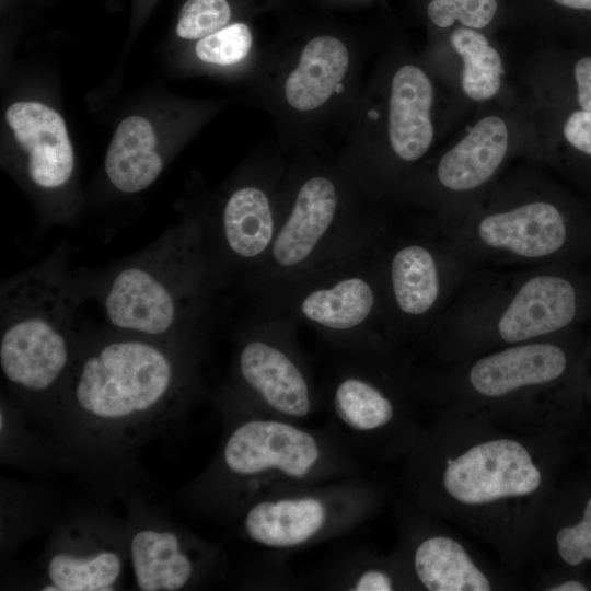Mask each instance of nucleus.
<instances>
[{
  "mask_svg": "<svg viewBox=\"0 0 591 591\" xmlns=\"http://www.w3.org/2000/svg\"><path fill=\"white\" fill-rule=\"evenodd\" d=\"M380 494L359 480H331L274 493L242 511V530L253 543L291 551L337 536L369 517Z\"/></svg>",
  "mask_w": 591,
  "mask_h": 591,
  "instance_id": "obj_9",
  "label": "nucleus"
},
{
  "mask_svg": "<svg viewBox=\"0 0 591 591\" xmlns=\"http://www.w3.org/2000/svg\"><path fill=\"white\" fill-rule=\"evenodd\" d=\"M580 310L578 283L563 276H536L512 299L499 320L498 332L507 343L524 341L569 326Z\"/></svg>",
  "mask_w": 591,
  "mask_h": 591,
  "instance_id": "obj_18",
  "label": "nucleus"
},
{
  "mask_svg": "<svg viewBox=\"0 0 591 591\" xmlns=\"http://www.w3.org/2000/svg\"><path fill=\"white\" fill-rule=\"evenodd\" d=\"M222 410L230 418L225 438L190 488L207 508L240 513L260 497L336 480L356 470L354 451L335 433L257 409Z\"/></svg>",
  "mask_w": 591,
  "mask_h": 591,
  "instance_id": "obj_5",
  "label": "nucleus"
},
{
  "mask_svg": "<svg viewBox=\"0 0 591 591\" xmlns=\"http://www.w3.org/2000/svg\"><path fill=\"white\" fill-rule=\"evenodd\" d=\"M568 364V355L558 345L534 343L514 346L474 362L468 372V383L478 396L498 401L523 389L559 380Z\"/></svg>",
  "mask_w": 591,
  "mask_h": 591,
  "instance_id": "obj_17",
  "label": "nucleus"
},
{
  "mask_svg": "<svg viewBox=\"0 0 591 591\" xmlns=\"http://www.w3.org/2000/svg\"><path fill=\"white\" fill-rule=\"evenodd\" d=\"M390 283L397 309L410 316L427 313L439 296V278L431 252L419 244L397 250L390 262Z\"/></svg>",
  "mask_w": 591,
  "mask_h": 591,
  "instance_id": "obj_23",
  "label": "nucleus"
},
{
  "mask_svg": "<svg viewBox=\"0 0 591 591\" xmlns=\"http://www.w3.org/2000/svg\"><path fill=\"white\" fill-rule=\"evenodd\" d=\"M564 136L573 148L591 157V113L573 112L564 125Z\"/></svg>",
  "mask_w": 591,
  "mask_h": 591,
  "instance_id": "obj_31",
  "label": "nucleus"
},
{
  "mask_svg": "<svg viewBox=\"0 0 591 591\" xmlns=\"http://www.w3.org/2000/svg\"><path fill=\"white\" fill-rule=\"evenodd\" d=\"M130 510L125 524L127 555L138 590L189 589L221 565V554L213 545L137 506Z\"/></svg>",
  "mask_w": 591,
  "mask_h": 591,
  "instance_id": "obj_13",
  "label": "nucleus"
},
{
  "mask_svg": "<svg viewBox=\"0 0 591 591\" xmlns=\"http://www.w3.org/2000/svg\"><path fill=\"white\" fill-rule=\"evenodd\" d=\"M433 88L426 72L404 65L391 82L387 136L392 151L405 162L419 160L433 140L430 108Z\"/></svg>",
  "mask_w": 591,
  "mask_h": 591,
  "instance_id": "obj_20",
  "label": "nucleus"
},
{
  "mask_svg": "<svg viewBox=\"0 0 591 591\" xmlns=\"http://www.w3.org/2000/svg\"><path fill=\"white\" fill-rule=\"evenodd\" d=\"M544 590L547 591H586L587 587L578 580H567L559 583L548 584Z\"/></svg>",
  "mask_w": 591,
  "mask_h": 591,
  "instance_id": "obj_33",
  "label": "nucleus"
},
{
  "mask_svg": "<svg viewBox=\"0 0 591 591\" xmlns=\"http://www.w3.org/2000/svg\"><path fill=\"white\" fill-rule=\"evenodd\" d=\"M497 0H431L427 13L433 24L449 27L456 20L470 28H483L495 16Z\"/></svg>",
  "mask_w": 591,
  "mask_h": 591,
  "instance_id": "obj_29",
  "label": "nucleus"
},
{
  "mask_svg": "<svg viewBox=\"0 0 591 591\" xmlns=\"http://www.w3.org/2000/svg\"><path fill=\"white\" fill-rule=\"evenodd\" d=\"M155 143L153 128L146 118L130 116L118 125L104 164L106 176L117 190L139 193L158 178L163 161Z\"/></svg>",
  "mask_w": 591,
  "mask_h": 591,
  "instance_id": "obj_22",
  "label": "nucleus"
},
{
  "mask_svg": "<svg viewBox=\"0 0 591 591\" xmlns=\"http://www.w3.org/2000/svg\"><path fill=\"white\" fill-rule=\"evenodd\" d=\"M543 437L480 413L436 418L405 455L410 500L520 565L533 556L545 517L549 471Z\"/></svg>",
  "mask_w": 591,
  "mask_h": 591,
  "instance_id": "obj_1",
  "label": "nucleus"
},
{
  "mask_svg": "<svg viewBox=\"0 0 591 591\" xmlns=\"http://www.w3.org/2000/svg\"><path fill=\"white\" fill-rule=\"evenodd\" d=\"M338 587L350 591H392L409 587L396 556L391 559L352 560L345 567Z\"/></svg>",
  "mask_w": 591,
  "mask_h": 591,
  "instance_id": "obj_26",
  "label": "nucleus"
},
{
  "mask_svg": "<svg viewBox=\"0 0 591 591\" xmlns=\"http://www.w3.org/2000/svg\"><path fill=\"white\" fill-rule=\"evenodd\" d=\"M575 78L579 105L591 113V57H583L576 63Z\"/></svg>",
  "mask_w": 591,
  "mask_h": 591,
  "instance_id": "obj_32",
  "label": "nucleus"
},
{
  "mask_svg": "<svg viewBox=\"0 0 591 591\" xmlns=\"http://www.w3.org/2000/svg\"><path fill=\"white\" fill-rule=\"evenodd\" d=\"M5 119L19 146L26 152L30 182L43 190H58L71 179L74 154L63 118L38 102H16Z\"/></svg>",
  "mask_w": 591,
  "mask_h": 591,
  "instance_id": "obj_15",
  "label": "nucleus"
},
{
  "mask_svg": "<svg viewBox=\"0 0 591 591\" xmlns=\"http://www.w3.org/2000/svg\"><path fill=\"white\" fill-rule=\"evenodd\" d=\"M351 67L347 44L331 34L305 42L281 80V97L298 114H312L327 106L343 90Z\"/></svg>",
  "mask_w": 591,
  "mask_h": 591,
  "instance_id": "obj_16",
  "label": "nucleus"
},
{
  "mask_svg": "<svg viewBox=\"0 0 591 591\" xmlns=\"http://www.w3.org/2000/svg\"><path fill=\"white\" fill-rule=\"evenodd\" d=\"M409 587L428 591H490L499 577L457 536L434 526L413 529L395 555Z\"/></svg>",
  "mask_w": 591,
  "mask_h": 591,
  "instance_id": "obj_14",
  "label": "nucleus"
},
{
  "mask_svg": "<svg viewBox=\"0 0 591 591\" xmlns=\"http://www.w3.org/2000/svg\"><path fill=\"white\" fill-rule=\"evenodd\" d=\"M450 40L463 60L462 88L466 95L474 101L493 97L503 72L498 51L483 34L467 27H457Z\"/></svg>",
  "mask_w": 591,
  "mask_h": 591,
  "instance_id": "obj_24",
  "label": "nucleus"
},
{
  "mask_svg": "<svg viewBox=\"0 0 591 591\" xmlns=\"http://www.w3.org/2000/svg\"><path fill=\"white\" fill-rule=\"evenodd\" d=\"M88 297L66 244L1 282L2 378L13 402L48 429L81 335L76 316Z\"/></svg>",
  "mask_w": 591,
  "mask_h": 591,
  "instance_id": "obj_4",
  "label": "nucleus"
},
{
  "mask_svg": "<svg viewBox=\"0 0 591 591\" xmlns=\"http://www.w3.org/2000/svg\"><path fill=\"white\" fill-rule=\"evenodd\" d=\"M294 339V322L283 317L260 315L246 327L236 339L233 376L220 405L292 421L311 416L321 395Z\"/></svg>",
  "mask_w": 591,
  "mask_h": 591,
  "instance_id": "obj_8",
  "label": "nucleus"
},
{
  "mask_svg": "<svg viewBox=\"0 0 591 591\" xmlns=\"http://www.w3.org/2000/svg\"><path fill=\"white\" fill-rule=\"evenodd\" d=\"M128 560L125 525L80 514L60 524L44 554L42 590L112 591L121 587Z\"/></svg>",
  "mask_w": 591,
  "mask_h": 591,
  "instance_id": "obj_12",
  "label": "nucleus"
},
{
  "mask_svg": "<svg viewBox=\"0 0 591 591\" xmlns=\"http://www.w3.org/2000/svg\"><path fill=\"white\" fill-rule=\"evenodd\" d=\"M202 350L109 327L81 334L48 430L56 449L89 471H127L193 401Z\"/></svg>",
  "mask_w": 591,
  "mask_h": 591,
  "instance_id": "obj_2",
  "label": "nucleus"
},
{
  "mask_svg": "<svg viewBox=\"0 0 591 591\" xmlns=\"http://www.w3.org/2000/svg\"><path fill=\"white\" fill-rule=\"evenodd\" d=\"M554 541L557 555L567 565L575 567L591 560V497L581 519L575 524L560 528Z\"/></svg>",
  "mask_w": 591,
  "mask_h": 591,
  "instance_id": "obj_30",
  "label": "nucleus"
},
{
  "mask_svg": "<svg viewBox=\"0 0 591 591\" xmlns=\"http://www.w3.org/2000/svg\"><path fill=\"white\" fill-rule=\"evenodd\" d=\"M85 281L109 328L184 345H204L215 294L223 287L199 220L183 221Z\"/></svg>",
  "mask_w": 591,
  "mask_h": 591,
  "instance_id": "obj_3",
  "label": "nucleus"
},
{
  "mask_svg": "<svg viewBox=\"0 0 591 591\" xmlns=\"http://www.w3.org/2000/svg\"><path fill=\"white\" fill-rule=\"evenodd\" d=\"M478 235L486 245L535 258L560 251L570 232L556 206L536 201L487 216L478 225Z\"/></svg>",
  "mask_w": 591,
  "mask_h": 591,
  "instance_id": "obj_19",
  "label": "nucleus"
},
{
  "mask_svg": "<svg viewBox=\"0 0 591 591\" xmlns=\"http://www.w3.org/2000/svg\"><path fill=\"white\" fill-rule=\"evenodd\" d=\"M329 380L323 401L335 434L352 451L380 457L406 455L420 427L417 418L371 374L357 352Z\"/></svg>",
  "mask_w": 591,
  "mask_h": 591,
  "instance_id": "obj_10",
  "label": "nucleus"
},
{
  "mask_svg": "<svg viewBox=\"0 0 591 591\" xmlns=\"http://www.w3.org/2000/svg\"><path fill=\"white\" fill-rule=\"evenodd\" d=\"M364 240L260 298L262 316L302 322L347 352L367 348L378 306Z\"/></svg>",
  "mask_w": 591,
  "mask_h": 591,
  "instance_id": "obj_7",
  "label": "nucleus"
},
{
  "mask_svg": "<svg viewBox=\"0 0 591 591\" xmlns=\"http://www.w3.org/2000/svg\"><path fill=\"white\" fill-rule=\"evenodd\" d=\"M347 182L327 169L309 170L292 181L282 193L281 216L271 248L246 288L260 299L368 240Z\"/></svg>",
  "mask_w": 591,
  "mask_h": 591,
  "instance_id": "obj_6",
  "label": "nucleus"
},
{
  "mask_svg": "<svg viewBox=\"0 0 591 591\" xmlns=\"http://www.w3.org/2000/svg\"><path fill=\"white\" fill-rule=\"evenodd\" d=\"M24 414L13 401L1 396V460L13 464L38 465L45 462L47 455L21 421Z\"/></svg>",
  "mask_w": 591,
  "mask_h": 591,
  "instance_id": "obj_25",
  "label": "nucleus"
},
{
  "mask_svg": "<svg viewBox=\"0 0 591 591\" xmlns=\"http://www.w3.org/2000/svg\"><path fill=\"white\" fill-rule=\"evenodd\" d=\"M252 44L250 27L244 23H233L198 39L195 51L204 62L233 66L248 56Z\"/></svg>",
  "mask_w": 591,
  "mask_h": 591,
  "instance_id": "obj_27",
  "label": "nucleus"
},
{
  "mask_svg": "<svg viewBox=\"0 0 591 591\" xmlns=\"http://www.w3.org/2000/svg\"><path fill=\"white\" fill-rule=\"evenodd\" d=\"M282 193L267 181L246 182L231 190L211 221H202L207 247L224 286L239 278L244 287L260 269L277 234Z\"/></svg>",
  "mask_w": 591,
  "mask_h": 591,
  "instance_id": "obj_11",
  "label": "nucleus"
},
{
  "mask_svg": "<svg viewBox=\"0 0 591 591\" xmlns=\"http://www.w3.org/2000/svg\"><path fill=\"white\" fill-rule=\"evenodd\" d=\"M230 19L228 0H187L179 12L176 33L185 39H201L227 26Z\"/></svg>",
  "mask_w": 591,
  "mask_h": 591,
  "instance_id": "obj_28",
  "label": "nucleus"
},
{
  "mask_svg": "<svg viewBox=\"0 0 591 591\" xmlns=\"http://www.w3.org/2000/svg\"><path fill=\"white\" fill-rule=\"evenodd\" d=\"M508 149V129L497 116H487L440 160L437 175L451 190H468L487 182Z\"/></svg>",
  "mask_w": 591,
  "mask_h": 591,
  "instance_id": "obj_21",
  "label": "nucleus"
},
{
  "mask_svg": "<svg viewBox=\"0 0 591 591\" xmlns=\"http://www.w3.org/2000/svg\"><path fill=\"white\" fill-rule=\"evenodd\" d=\"M560 5L571 9H583L591 11V0H554Z\"/></svg>",
  "mask_w": 591,
  "mask_h": 591,
  "instance_id": "obj_34",
  "label": "nucleus"
}]
</instances>
